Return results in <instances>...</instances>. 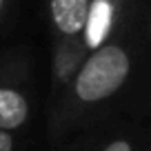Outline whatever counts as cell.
I'll return each instance as SVG.
<instances>
[{"instance_id":"1","label":"cell","mask_w":151,"mask_h":151,"mask_svg":"<svg viewBox=\"0 0 151 151\" xmlns=\"http://www.w3.org/2000/svg\"><path fill=\"white\" fill-rule=\"evenodd\" d=\"M138 20L87 53L65 87L51 93L49 136L65 142L107 118L113 102L127 91L140 62Z\"/></svg>"},{"instance_id":"2","label":"cell","mask_w":151,"mask_h":151,"mask_svg":"<svg viewBox=\"0 0 151 151\" xmlns=\"http://www.w3.org/2000/svg\"><path fill=\"white\" fill-rule=\"evenodd\" d=\"M89 0H47V22L51 31V93L67 85L78 69L85 53L80 49V36L87 18Z\"/></svg>"},{"instance_id":"3","label":"cell","mask_w":151,"mask_h":151,"mask_svg":"<svg viewBox=\"0 0 151 151\" xmlns=\"http://www.w3.org/2000/svg\"><path fill=\"white\" fill-rule=\"evenodd\" d=\"M33 116V65L24 49L0 56V131L14 133Z\"/></svg>"},{"instance_id":"4","label":"cell","mask_w":151,"mask_h":151,"mask_svg":"<svg viewBox=\"0 0 151 151\" xmlns=\"http://www.w3.org/2000/svg\"><path fill=\"white\" fill-rule=\"evenodd\" d=\"M138 20V0H89L80 36L82 53H91L109 38Z\"/></svg>"},{"instance_id":"5","label":"cell","mask_w":151,"mask_h":151,"mask_svg":"<svg viewBox=\"0 0 151 151\" xmlns=\"http://www.w3.org/2000/svg\"><path fill=\"white\" fill-rule=\"evenodd\" d=\"M69 140L67 151H149L145 127L124 120H102Z\"/></svg>"},{"instance_id":"6","label":"cell","mask_w":151,"mask_h":151,"mask_svg":"<svg viewBox=\"0 0 151 151\" xmlns=\"http://www.w3.org/2000/svg\"><path fill=\"white\" fill-rule=\"evenodd\" d=\"M18 149V140L14 133L0 131V151H16Z\"/></svg>"},{"instance_id":"7","label":"cell","mask_w":151,"mask_h":151,"mask_svg":"<svg viewBox=\"0 0 151 151\" xmlns=\"http://www.w3.org/2000/svg\"><path fill=\"white\" fill-rule=\"evenodd\" d=\"M9 5H11V0H0V22L5 20L7 11H9Z\"/></svg>"}]
</instances>
